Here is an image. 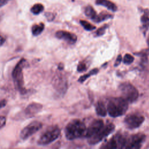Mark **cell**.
Masks as SVG:
<instances>
[{
    "mask_svg": "<svg viewBox=\"0 0 149 149\" xmlns=\"http://www.w3.org/2000/svg\"><path fill=\"white\" fill-rule=\"evenodd\" d=\"M86 131L84 123L79 119L71 120L65 129V137L68 140H73L82 137Z\"/></svg>",
    "mask_w": 149,
    "mask_h": 149,
    "instance_id": "1",
    "label": "cell"
},
{
    "mask_svg": "<svg viewBox=\"0 0 149 149\" xmlns=\"http://www.w3.org/2000/svg\"><path fill=\"white\" fill-rule=\"evenodd\" d=\"M128 108V102L122 97L111 98L107 104V112L111 117H118L125 113Z\"/></svg>",
    "mask_w": 149,
    "mask_h": 149,
    "instance_id": "2",
    "label": "cell"
},
{
    "mask_svg": "<svg viewBox=\"0 0 149 149\" xmlns=\"http://www.w3.org/2000/svg\"><path fill=\"white\" fill-rule=\"evenodd\" d=\"M61 134L60 129L56 126L48 127L40 136L38 140L39 145H47L57 139Z\"/></svg>",
    "mask_w": 149,
    "mask_h": 149,
    "instance_id": "3",
    "label": "cell"
},
{
    "mask_svg": "<svg viewBox=\"0 0 149 149\" xmlns=\"http://www.w3.org/2000/svg\"><path fill=\"white\" fill-rule=\"evenodd\" d=\"M122 97L125 99L128 102L136 101L139 95V91L136 88L129 83H123L119 86Z\"/></svg>",
    "mask_w": 149,
    "mask_h": 149,
    "instance_id": "4",
    "label": "cell"
},
{
    "mask_svg": "<svg viewBox=\"0 0 149 149\" xmlns=\"http://www.w3.org/2000/svg\"><path fill=\"white\" fill-rule=\"evenodd\" d=\"M26 62V59L23 58L21 59L20 61L17 63V64L13 69L12 72L13 79L15 81L19 91L22 93H24V91H25V88L24 87V81L22 70L25 65Z\"/></svg>",
    "mask_w": 149,
    "mask_h": 149,
    "instance_id": "5",
    "label": "cell"
},
{
    "mask_svg": "<svg viewBox=\"0 0 149 149\" xmlns=\"http://www.w3.org/2000/svg\"><path fill=\"white\" fill-rule=\"evenodd\" d=\"M115 128V125L111 123L104 126L95 134L90 138H88V143L91 145L96 144L100 143L104 138L112 133Z\"/></svg>",
    "mask_w": 149,
    "mask_h": 149,
    "instance_id": "6",
    "label": "cell"
},
{
    "mask_svg": "<svg viewBox=\"0 0 149 149\" xmlns=\"http://www.w3.org/2000/svg\"><path fill=\"white\" fill-rule=\"evenodd\" d=\"M144 121V116L138 113H130L126 115L124 119L126 126L130 129H133L140 127Z\"/></svg>",
    "mask_w": 149,
    "mask_h": 149,
    "instance_id": "7",
    "label": "cell"
},
{
    "mask_svg": "<svg viewBox=\"0 0 149 149\" xmlns=\"http://www.w3.org/2000/svg\"><path fill=\"white\" fill-rule=\"evenodd\" d=\"M146 139V135L139 133L126 139L124 148H140Z\"/></svg>",
    "mask_w": 149,
    "mask_h": 149,
    "instance_id": "8",
    "label": "cell"
},
{
    "mask_svg": "<svg viewBox=\"0 0 149 149\" xmlns=\"http://www.w3.org/2000/svg\"><path fill=\"white\" fill-rule=\"evenodd\" d=\"M42 127V123L38 121H34L24 127L20 133V137L26 140L37 132Z\"/></svg>",
    "mask_w": 149,
    "mask_h": 149,
    "instance_id": "9",
    "label": "cell"
},
{
    "mask_svg": "<svg viewBox=\"0 0 149 149\" xmlns=\"http://www.w3.org/2000/svg\"><path fill=\"white\" fill-rule=\"evenodd\" d=\"M126 138L125 136L120 133L116 134L111 140L103 147L104 148L114 149V148H123L126 143Z\"/></svg>",
    "mask_w": 149,
    "mask_h": 149,
    "instance_id": "10",
    "label": "cell"
},
{
    "mask_svg": "<svg viewBox=\"0 0 149 149\" xmlns=\"http://www.w3.org/2000/svg\"><path fill=\"white\" fill-rule=\"evenodd\" d=\"M104 122L101 119H96L93 120L88 128H86L85 136L88 139L95 134L103 126Z\"/></svg>",
    "mask_w": 149,
    "mask_h": 149,
    "instance_id": "11",
    "label": "cell"
},
{
    "mask_svg": "<svg viewBox=\"0 0 149 149\" xmlns=\"http://www.w3.org/2000/svg\"><path fill=\"white\" fill-rule=\"evenodd\" d=\"M55 36L56 38L63 40L70 44H74L77 41V36L73 33L70 32L64 31V30H59L56 32Z\"/></svg>",
    "mask_w": 149,
    "mask_h": 149,
    "instance_id": "12",
    "label": "cell"
},
{
    "mask_svg": "<svg viewBox=\"0 0 149 149\" xmlns=\"http://www.w3.org/2000/svg\"><path fill=\"white\" fill-rule=\"evenodd\" d=\"M54 86L59 93H65L67 88V83L66 80L61 76H56L54 79Z\"/></svg>",
    "mask_w": 149,
    "mask_h": 149,
    "instance_id": "13",
    "label": "cell"
},
{
    "mask_svg": "<svg viewBox=\"0 0 149 149\" xmlns=\"http://www.w3.org/2000/svg\"><path fill=\"white\" fill-rule=\"evenodd\" d=\"M42 108V105L39 103L33 102L29 104L25 109L24 113L28 116H33L38 113Z\"/></svg>",
    "mask_w": 149,
    "mask_h": 149,
    "instance_id": "14",
    "label": "cell"
},
{
    "mask_svg": "<svg viewBox=\"0 0 149 149\" xmlns=\"http://www.w3.org/2000/svg\"><path fill=\"white\" fill-rule=\"evenodd\" d=\"M95 3L99 5H102L112 11H116L117 10L116 5L109 0H96Z\"/></svg>",
    "mask_w": 149,
    "mask_h": 149,
    "instance_id": "15",
    "label": "cell"
},
{
    "mask_svg": "<svg viewBox=\"0 0 149 149\" xmlns=\"http://www.w3.org/2000/svg\"><path fill=\"white\" fill-rule=\"evenodd\" d=\"M96 113L101 116H105L107 113V109L102 101H98L95 106Z\"/></svg>",
    "mask_w": 149,
    "mask_h": 149,
    "instance_id": "16",
    "label": "cell"
},
{
    "mask_svg": "<svg viewBox=\"0 0 149 149\" xmlns=\"http://www.w3.org/2000/svg\"><path fill=\"white\" fill-rule=\"evenodd\" d=\"M112 15L105 12H102L99 15H97L93 19V20L96 23H99L105 20H107L109 18H112Z\"/></svg>",
    "mask_w": 149,
    "mask_h": 149,
    "instance_id": "17",
    "label": "cell"
},
{
    "mask_svg": "<svg viewBox=\"0 0 149 149\" xmlns=\"http://www.w3.org/2000/svg\"><path fill=\"white\" fill-rule=\"evenodd\" d=\"M44 27L45 26L43 23H40L38 24L33 25L31 28L32 34L35 36L40 35L43 31L44 29Z\"/></svg>",
    "mask_w": 149,
    "mask_h": 149,
    "instance_id": "18",
    "label": "cell"
},
{
    "mask_svg": "<svg viewBox=\"0 0 149 149\" xmlns=\"http://www.w3.org/2000/svg\"><path fill=\"white\" fill-rule=\"evenodd\" d=\"M84 13L85 15L91 18L92 20L97 15V13H96V12L95 11V10L94 9V8L91 6H87L85 8V9H84Z\"/></svg>",
    "mask_w": 149,
    "mask_h": 149,
    "instance_id": "19",
    "label": "cell"
},
{
    "mask_svg": "<svg viewBox=\"0 0 149 149\" xmlns=\"http://www.w3.org/2000/svg\"><path fill=\"white\" fill-rule=\"evenodd\" d=\"M44 6L41 3H36L31 8V12L34 15H38L44 10Z\"/></svg>",
    "mask_w": 149,
    "mask_h": 149,
    "instance_id": "20",
    "label": "cell"
},
{
    "mask_svg": "<svg viewBox=\"0 0 149 149\" xmlns=\"http://www.w3.org/2000/svg\"><path fill=\"white\" fill-rule=\"evenodd\" d=\"M141 22L142 23L143 29L144 31H147L149 28V16L146 14L141 17Z\"/></svg>",
    "mask_w": 149,
    "mask_h": 149,
    "instance_id": "21",
    "label": "cell"
},
{
    "mask_svg": "<svg viewBox=\"0 0 149 149\" xmlns=\"http://www.w3.org/2000/svg\"><path fill=\"white\" fill-rule=\"evenodd\" d=\"M98 69H93V70H91L89 73L83 75V76H81L79 77L78 81L80 83H83V81H84L86 80H87L90 76H92V75H94V74H95L98 73Z\"/></svg>",
    "mask_w": 149,
    "mask_h": 149,
    "instance_id": "22",
    "label": "cell"
},
{
    "mask_svg": "<svg viewBox=\"0 0 149 149\" xmlns=\"http://www.w3.org/2000/svg\"><path fill=\"white\" fill-rule=\"evenodd\" d=\"M80 23L84 29L87 31H91L95 29V27L86 20H80Z\"/></svg>",
    "mask_w": 149,
    "mask_h": 149,
    "instance_id": "23",
    "label": "cell"
},
{
    "mask_svg": "<svg viewBox=\"0 0 149 149\" xmlns=\"http://www.w3.org/2000/svg\"><path fill=\"white\" fill-rule=\"evenodd\" d=\"M133 61H134V57L129 54H126L124 56L123 61L125 64L129 65V64H131L133 62Z\"/></svg>",
    "mask_w": 149,
    "mask_h": 149,
    "instance_id": "24",
    "label": "cell"
},
{
    "mask_svg": "<svg viewBox=\"0 0 149 149\" xmlns=\"http://www.w3.org/2000/svg\"><path fill=\"white\" fill-rule=\"evenodd\" d=\"M108 27V24H105V25L102 26V27H101L100 28H99L96 31V36H101L103 35L105 33V30Z\"/></svg>",
    "mask_w": 149,
    "mask_h": 149,
    "instance_id": "25",
    "label": "cell"
},
{
    "mask_svg": "<svg viewBox=\"0 0 149 149\" xmlns=\"http://www.w3.org/2000/svg\"><path fill=\"white\" fill-rule=\"evenodd\" d=\"M87 69V65L86 63L83 62H81L79 63L78 66H77V71L79 72H84Z\"/></svg>",
    "mask_w": 149,
    "mask_h": 149,
    "instance_id": "26",
    "label": "cell"
},
{
    "mask_svg": "<svg viewBox=\"0 0 149 149\" xmlns=\"http://www.w3.org/2000/svg\"><path fill=\"white\" fill-rule=\"evenodd\" d=\"M6 122V118L3 116H0V129L3 127L5 125Z\"/></svg>",
    "mask_w": 149,
    "mask_h": 149,
    "instance_id": "27",
    "label": "cell"
},
{
    "mask_svg": "<svg viewBox=\"0 0 149 149\" xmlns=\"http://www.w3.org/2000/svg\"><path fill=\"white\" fill-rule=\"evenodd\" d=\"M121 61H122V56H121V55H119L118 56L116 61H115V62L114 63V66H118L120 63Z\"/></svg>",
    "mask_w": 149,
    "mask_h": 149,
    "instance_id": "28",
    "label": "cell"
},
{
    "mask_svg": "<svg viewBox=\"0 0 149 149\" xmlns=\"http://www.w3.org/2000/svg\"><path fill=\"white\" fill-rule=\"evenodd\" d=\"M45 16L49 20H52L54 18V15L51 13H45Z\"/></svg>",
    "mask_w": 149,
    "mask_h": 149,
    "instance_id": "29",
    "label": "cell"
},
{
    "mask_svg": "<svg viewBox=\"0 0 149 149\" xmlns=\"http://www.w3.org/2000/svg\"><path fill=\"white\" fill-rule=\"evenodd\" d=\"M7 104V101L6 100H2L0 101V109L4 107Z\"/></svg>",
    "mask_w": 149,
    "mask_h": 149,
    "instance_id": "30",
    "label": "cell"
},
{
    "mask_svg": "<svg viewBox=\"0 0 149 149\" xmlns=\"http://www.w3.org/2000/svg\"><path fill=\"white\" fill-rule=\"evenodd\" d=\"M9 0H0V8L5 5Z\"/></svg>",
    "mask_w": 149,
    "mask_h": 149,
    "instance_id": "31",
    "label": "cell"
},
{
    "mask_svg": "<svg viewBox=\"0 0 149 149\" xmlns=\"http://www.w3.org/2000/svg\"><path fill=\"white\" fill-rule=\"evenodd\" d=\"M5 41V39L1 36H0V47L2 46Z\"/></svg>",
    "mask_w": 149,
    "mask_h": 149,
    "instance_id": "32",
    "label": "cell"
},
{
    "mask_svg": "<svg viewBox=\"0 0 149 149\" xmlns=\"http://www.w3.org/2000/svg\"><path fill=\"white\" fill-rule=\"evenodd\" d=\"M145 12V14H146V15L149 16V10L147 9V10H146V12Z\"/></svg>",
    "mask_w": 149,
    "mask_h": 149,
    "instance_id": "33",
    "label": "cell"
},
{
    "mask_svg": "<svg viewBox=\"0 0 149 149\" xmlns=\"http://www.w3.org/2000/svg\"><path fill=\"white\" fill-rule=\"evenodd\" d=\"M147 44H148V49H149V34H148V37H147Z\"/></svg>",
    "mask_w": 149,
    "mask_h": 149,
    "instance_id": "34",
    "label": "cell"
},
{
    "mask_svg": "<svg viewBox=\"0 0 149 149\" xmlns=\"http://www.w3.org/2000/svg\"><path fill=\"white\" fill-rule=\"evenodd\" d=\"M0 20H1V17H0Z\"/></svg>",
    "mask_w": 149,
    "mask_h": 149,
    "instance_id": "35",
    "label": "cell"
}]
</instances>
